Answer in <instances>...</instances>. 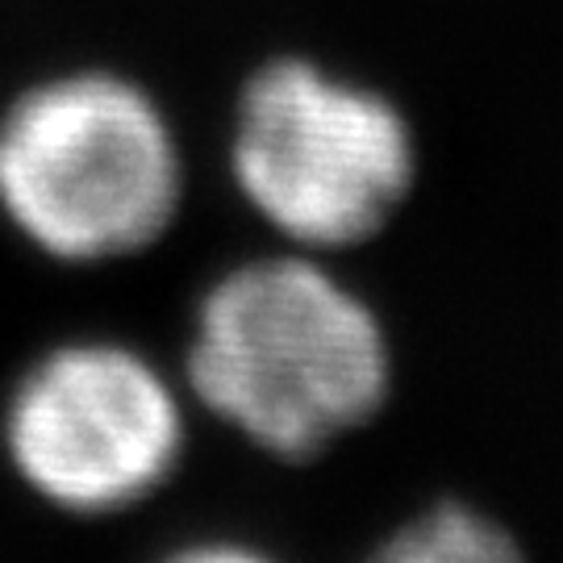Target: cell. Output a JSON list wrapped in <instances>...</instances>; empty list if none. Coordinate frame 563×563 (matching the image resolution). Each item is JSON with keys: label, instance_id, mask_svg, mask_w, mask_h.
Wrapping results in <instances>:
<instances>
[{"label": "cell", "instance_id": "obj_1", "mask_svg": "<svg viewBox=\"0 0 563 563\" xmlns=\"http://www.w3.org/2000/svg\"><path fill=\"white\" fill-rule=\"evenodd\" d=\"M176 367L197 418L284 467H309L376 426L401 384L372 292L342 260L276 242L205 280Z\"/></svg>", "mask_w": 563, "mask_h": 563}, {"label": "cell", "instance_id": "obj_2", "mask_svg": "<svg viewBox=\"0 0 563 563\" xmlns=\"http://www.w3.org/2000/svg\"><path fill=\"white\" fill-rule=\"evenodd\" d=\"M422 130L384 84L276 51L239 80L222 134L234 201L276 246L346 260L418 197Z\"/></svg>", "mask_w": 563, "mask_h": 563}, {"label": "cell", "instance_id": "obj_3", "mask_svg": "<svg viewBox=\"0 0 563 563\" xmlns=\"http://www.w3.org/2000/svg\"><path fill=\"white\" fill-rule=\"evenodd\" d=\"M192 163L155 88L113 67H71L0 118V213L67 267L139 260L184 218Z\"/></svg>", "mask_w": 563, "mask_h": 563}, {"label": "cell", "instance_id": "obj_4", "mask_svg": "<svg viewBox=\"0 0 563 563\" xmlns=\"http://www.w3.org/2000/svg\"><path fill=\"white\" fill-rule=\"evenodd\" d=\"M192 422L180 367L118 339H71L18 380L4 451L51 509L113 518L172 488L192 451Z\"/></svg>", "mask_w": 563, "mask_h": 563}, {"label": "cell", "instance_id": "obj_5", "mask_svg": "<svg viewBox=\"0 0 563 563\" xmlns=\"http://www.w3.org/2000/svg\"><path fill=\"white\" fill-rule=\"evenodd\" d=\"M522 555L518 530L467 497L426 501L372 547L380 563H509Z\"/></svg>", "mask_w": 563, "mask_h": 563}]
</instances>
